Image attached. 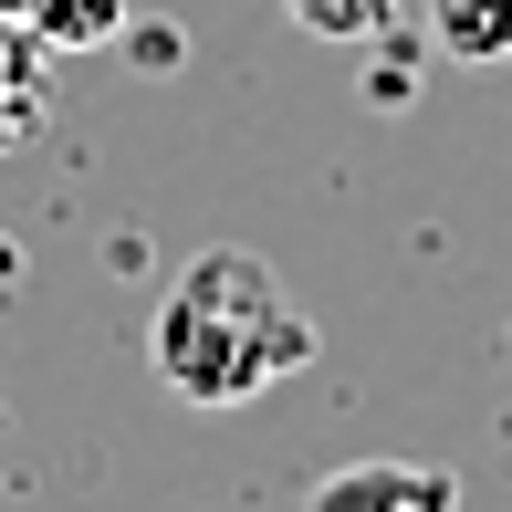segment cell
Here are the masks:
<instances>
[{"label": "cell", "instance_id": "5b68a950", "mask_svg": "<svg viewBox=\"0 0 512 512\" xmlns=\"http://www.w3.org/2000/svg\"><path fill=\"white\" fill-rule=\"evenodd\" d=\"M42 84H53V53L21 21H0V147H21L42 126Z\"/></svg>", "mask_w": 512, "mask_h": 512}, {"label": "cell", "instance_id": "3957f363", "mask_svg": "<svg viewBox=\"0 0 512 512\" xmlns=\"http://www.w3.org/2000/svg\"><path fill=\"white\" fill-rule=\"evenodd\" d=\"M418 42L450 63H512V0H418Z\"/></svg>", "mask_w": 512, "mask_h": 512}, {"label": "cell", "instance_id": "277c9868", "mask_svg": "<svg viewBox=\"0 0 512 512\" xmlns=\"http://www.w3.org/2000/svg\"><path fill=\"white\" fill-rule=\"evenodd\" d=\"M0 21H21L42 53H95L126 32V0H0Z\"/></svg>", "mask_w": 512, "mask_h": 512}, {"label": "cell", "instance_id": "7a4b0ae2", "mask_svg": "<svg viewBox=\"0 0 512 512\" xmlns=\"http://www.w3.org/2000/svg\"><path fill=\"white\" fill-rule=\"evenodd\" d=\"M450 502H460V481L429 471V460H356V471L314 481L304 512H450Z\"/></svg>", "mask_w": 512, "mask_h": 512}, {"label": "cell", "instance_id": "8992f818", "mask_svg": "<svg viewBox=\"0 0 512 512\" xmlns=\"http://www.w3.org/2000/svg\"><path fill=\"white\" fill-rule=\"evenodd\" d=\"M293 21H304L314 42H377V32H398V0H283Z\"/></svg>", "mask_w": 512, "mask_h": 512}, {"label": "cell", "instance_id": "6da1fadb", "mask_svg": "<svg viewBox=\"0 0 512 512\" xmlns=\"http://www.w3.org/2000/svg\"><path fill=\"white\" fill-rule=\"evenodd\" d=\"M314 356V324L293 314V293L272 283L262 251H199L189 272L168 283V304L147 324V366L168 398L189 408H241L262 398L272 377H293V366Z\"/></svg>", "mask_w": 512, "mask_h": 512}]
</instances>
